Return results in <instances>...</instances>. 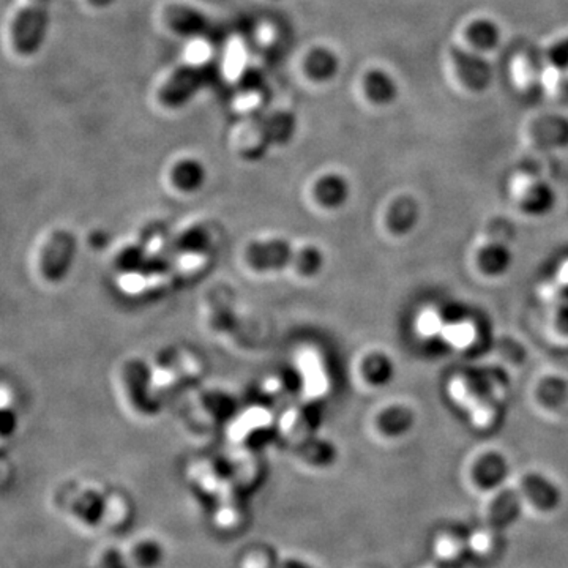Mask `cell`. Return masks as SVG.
Instances as JSON below:
<instances>
[{"instance_id":"obj_10","label":"cell","mask_w":568,"mask_h":568,"mask_svg":"<svg viewBox=\"0 0 568 568\" xmlns=\"http://www.w3.org/2000/svg\"><path fill=\"white\" fill-rule=\"evenodd\" d=\"M478 267L488 277H502L514 264V253L505 242L488 243L478 253Z\"/></svg>"},{"instance_id":"obj_14","label":"cell","mask_w":568,"mask_h":568,"mask_svg":"<svg viewBox=\"0 0 568 568\" xmlns=\"http://www.w3.org/2000/svg\"><path fill=\"white\" fill-rule=\"evenodd\" d=\"M363 376L365 379L373 386H387L393 381L395 376V367L393 362L386 354H371L363 362Z\"/></svg>"},{"instance_id":"obj_1","label":"cell","mask_w":568,"mask_h":568,"mask_svg":"<svg viewBox=\"0 0 568 568\" xmlns=\"http://www.w3.org/2000/svg\"><path fill=\"white\" fill-rule=\"evenodd\" d=\"M49 32L48 8L23 4L8 23V43L15 54L27 59L38 54Z\"/></svg>"},{"instance_id":"obj_23","label":"cell","mask_w":568,"mask_h":568,"mask_svg":"<svg viewBox=\"0 0 568 568\" xmlns=\"http://www.w3.org/2000/svg\"><path fill=\"white\" fill-rule=\"evenodd\" d=\"M563 382L557 381V379H551V381H546L542 384V387H540V398L544 401L546 406H554L556 403H559V399L563 397Z\"/></svg>"},{"instance_id":"obj_26","label":"cell","mask_w":568,"mask_h":568,"mask_svg":"<svg viewBox=\"0 0 568 568\" xmlns=\"http://www.w3.org/2000/svg\"><path fill=\"white\" fill-rule=\"evenodd\" d=\"M24 4H31V5L43 6V8H49V5L53 4V0H24Z\"/></svg>"},{"instance_id":"obj_28","label":"cell","mask_w":568,"mask_h":568,"mask_svg":"<svg viewBox=\"0 0 568 568\" xmlns=\"http://www.w3.org/2000/svg\"><path fill=\"white\" fill-rule=\"evenodd\" d=\"M89 2H91V4H93V5L104 6V5H108L111 0H89Z\"/></svg>"},{"instance_id":"obj_9","label":"cell","mask_w":568,"mask_h":568,"mask_svg":"<svg viewBox=\"0 0 568 568\" xmlns=\"http://www.w3.org/2000/svg\"><path fill=\"white\" fill-rule=\"evenodd\" d=\"M420 220V206L417 201L409 196H401L397 201H393L390 211H388L387 223L388 230L397 236L409 234L417 226Z\"/></svg>"},{"instance_id":"obj_11","label":"cell","mask_w":568,"mask_h":568,"mask_svg":"<svg viewBox=\"0 0 568 568\" xmlns=\"http://www.w3.org/2000/svg\"><path fill=\"white\" fill-rule=\"evenodd\" d=\"M554 206H556V193L544 181H535L533 185H529L521 196L523 211L533 217H544L546 213H550Z\"/></svg>"},{"instance_id":"obj_3","label":"cell","mask_w":568,"mask_h":568,"mask_svg":"<svg viewBox=\"0 0 568 568\" xmlns=\"http://www.w3.org/2000/svg\"><path fill=\"white\" fill-rule=\"evenodd\" d=\"M450 65L455 76L467 91H484L491 83V68L471 49L454 48L450 51Z\"/></svg>"},{"instance_id":"obj_24","label":"cell","mask_w":568,"mask_h":568,"mask_svg":"<svg viewBox=\"0 0 568 568\" xmlns=\"http://www.w3.org/2000/svg\"><path fill=\"white\" fill-rule=\"evenodd\" d=\"M136 559L140 561L145 567H152V565H157L162 559V550L158 544L153 542H145V544H140L138 550H136Z\"/></svg>"},{"instance_id":"obj_8","label":"cell","mask_w":568,"mask_h":568,"mask_svg":"<svg viewBox=\"0 0 568 568\" xmlns=\"http://www.w3.org/2000/svg\"><path fill=\"white\" fill-rule=\"evenodd\" d=\"M523 497L514 490L501 491L493 501L490 508V520L493 526L507 529L514 526L523 514Z\"/></svg>"},{"instance_id":"obj_4","label":"cell","mask_w":568,"mask_h":568,"mask_svg":"<svg viewBox=\"0 0 568 568\" xmlns=\"http://www.w3.org/2000/svg\"><path fill=\"white\" fill-rule=\"evenodd\" d=\"M521 488H523V496L526 497L534 507L544 514L554 512L563 504V495L561 486L544 474H538V472L527 474L526 477L523 478Z\"/></svg>"},{"instance_id":"obj_5","label":"cell","mask_w":568,"mask_h":568,"mask_svg":"<svg viewBox=\"0 0 568 568\" xmlns=\"http://www.w3.org/2000/svg\"><path fill=\"white\" fill-rule=\"evenodd\" d=\"M472 475L482 490H501L510 477V465L504 455L491 452L478 458L474 465Z\"/></svg>"},{"instance_id":"obj_16","label":"cell","mask_w":568,"mask_h":568,"mask_svg":"<svg viewBox=\"0 0 568 568\" xmlns=\"http://www.w3.org/2000/svg\"><path fill=\"white\" fill-rule=\"evenodd\" d=\"M104 507L106 505L103 497L95 491H85L84 495L74 502V514L79 520L84 521L87 524H97L103 516Z\"/></svg>"},{"instance_id":"obj_17","label":"cell","mask_w":568,"mask_h":568,"mask_svg":"<svg viewBox=\"0 0 568 568\" xmlns=\"http://www.w3.org/2000/svg\"><path fill=\"white\" fill-rule=\"evenodd\" d=\"M349 194L346 181L338 176H328L320 181L318 187V198L320 204L328 207H338L345 202Z\"/></svg>"},{"instance_id":"obj_2","label":"cell","mask_w":568,"mask_h":568,"mask_svg":"<svg viewBox=\"0 0 568 568\" xmlns=\"http://www.w3.org/2000/svg\"><path fill=\"white\" fill-rule=\"evenodd\" d=\"M76 243L67 230H57L43 249L40 270L49 283H61L72 270Z\"/></svg>"},{"instance_id":"obj_21","label":"cell","mask_w":568,"mask_h":568,"mask_svg":"<svg viewBox=\"0 0 568 568\" xmlns=\"http://www.w3.org/2000/svg\"><path fill=\"white\" fill-rule=\"evenodd\" d=\"M550 65L568 76V38L554 43L548 53Z\"/></svg>"},{"instance_id":"obj_13","label":"cell","mask_w":568,"mask_h":568,"mask_svg":"<svg viewBox=\"0 0 568 568\" xmlns=\"http://www.w3.org/2000/svg\"><path fill=\"white\" fill-rule=\"evenodd\" d=\"M377 425L384 435L390 436V437H401L414 428L416 416L406 406H392L382 412L377 418Z\"/></svg>"},{"instance_id":"obj_27","label":"cell","mask_w":568,"mask_h":568,"mask_svg":"<svg viewBox=\"0 0 568 568\" xmlns=\"http://www.w3.org/2000/svg\"><path fill=\"white\" fill-rule=\"evenodd\" d=\"M281 568H311L307 563H300V561H286Z\"/></svg>"},{"instance_id":"obj_12","label":"cell","mask_w":568,"mask_h":568,"mask_svg":"<svg viewBox=\"0 0 568 568\" xmlns=\"http://www.w3.org/2000/svg\"><path fill=\"white\" fill-rule=\"evenodd\" d=\"M363 91L367 97L376 104L392 103L398 87L395 84L392 76L382 70H369L363 76Z\"/></svg>"},{"instance_id":"obj_25","label":"cell","mask_w":568,"mask_h":568,"mask_svg":"<svg viewBox=\"0 0 568 568\" xmlns=\"http://www.w3.org/2000/svg\"><path fill=\"white\" fill-rule=\"evenodd\" d=\"M556 326L559 328V332H563V335L568 337V305L557 311Z\"/></svg>"},{"instance_id":"obj_6","label":"cell","mask_w":568,"mask_h":568,"mask_svg":"<svg viewBox=\"0 0 568 568\" xmlns=\"http://www.w3.org/2000/svg\"><path fill=\"white\" fill-rule=\"evenodd\" d=\"M531 140L542 149H561L568 145V119L563 115H544L531 125Z\"/></svg>"},{"instance_id":"obj_19","label":"cell","mask_w":568,"mask_h":568,"mask_svg":"<svg viewBox=\"0 0 568 568\" xmlns=\"http://www.w3.org/2000/svg\"><path fill=\"white\" fill-rule=\"evenodd\" d=\"M171 24L176 31L194 34V32L200 29V15L193 12V10H187V8H177L176 12L172 13Z\"/></svg>"},{"instance_id":"obj_20","label":"cell","mask_w":568,"mask_h":568,"mask_svg":"<svg viewBox=\"0 0 568 568\" xmlns=\"http://www.w3.org/2000/svg\"><path fill=\"white\" fill-rule=\"evenodd\" d=\"M18 426V412L8 406H0V439H8L16 435Z\"/></svg>"},{"instance_id":"obj_7","label":"cell","mask_w":568,"mask_h":568,"mask_svg":"<svg viewBox=\"0 0 568 568\" xmlns=\"http://www.w3.org/2000/svg\"><path fill=\"white\" fill-rule=\"evenodd\" d=\"M463 36L467 49L475 53H486L496 48L501 42V31L490 18H474L463 25Z\"/></svg>"},{"instance_id":"obj_15","label":"cell","mask_w":568,"mask_h":568,"mask_svg":"<svg viewBox=\"0 0 568 568\" xmlns=\"http://www.w3.org/2000/svg\"><path fill=\"white\" fill-rule=\"evenodd\" d=\"M337 70H338L337 57L327 49H315L307 59V72L316 81L333 78Z\"/></svg>"},{"instance_id":"obj_18","label":"cell","mask_w":568,"mask_h":568,"mask_svg":"<svg viewBox=\"0 0 568 568\" xmlns=\"http://www.w3.org/2000/svg\"><path fill=\"white\" fill-rule=\"evenodd\" d=\"M172 181L183 191H193L194 188L200 187L204 181V170L201 168L200 163L185 160L176 164L172 172Z\"/></svg>"},{"instance_id":"obj_22","label":"cell","mask_w":568,"mask_h":568,"mask_svg":"<svg viewBox=\"0 0 568 568\" xmlns=\"http://www.w3.org/2000/svg\"><path fill=\"white\" fill-rule=\"evenodd\" d=\"M211 55H212V49L206 42L196 40V42L191 43L188 46L187 59L191 65H206V62L211 59Z\"/></svg>"}]
</instances>
